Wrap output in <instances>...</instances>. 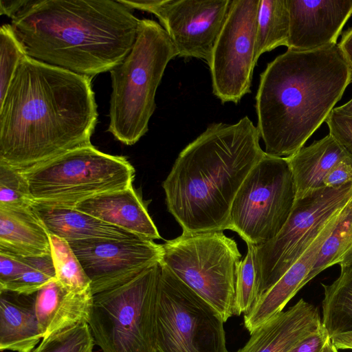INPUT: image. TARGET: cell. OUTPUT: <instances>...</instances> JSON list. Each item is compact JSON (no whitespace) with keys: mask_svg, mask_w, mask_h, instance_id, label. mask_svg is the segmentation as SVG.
I'll use <instances>...</instances> for the list:
<instances>
[{"mask_svg":"<svg viewBox=\"0 0 352 352\" xmlns=\"http://www.w3.org/2000/svg\"><path fill=\"white\" fill-rule=\"evenodd\" d=\"M131 10L153 14L177 53L208 65L231 0H118Z\"/></svg>","mask_w":352,"mask_h":352,"instance_id":"cell-13","label":"cell"},{"mask_svg":"<svg viewBox=\"0 0 352 352\" xmlns=\"http://www.w3.org/2000/svg\"><path fill=\"white\" fill-rule=\"evenodd\" d=\"M349 155L344 147L329 133L287 157L294 177L296 199L325 188L324 179L328 173Z\"/></svg>","mask_w":352,"mask_h":352,"instance_id":"cell-23","label":"cell"},{"mask_svg":"<svg viewBox=\"0 0 352 352\" xmlns=\"http://www.w3.org/2000/svg\"><path fill=\"white\" fill-rule=\"evenodd\" d=\"M325 122L329 133L352 156V117L342 116L333 109Z\"/></svg>","mask_w":352,"mask_h":352,"instance_id":"cell-33","label":"cell"},{"mask_svg":"<svg viewBox=\"0 0 352 352\" xmlns=\"http://www.w3.org/2000/svg\"><path fill=\"white\" fill-rule=\"evenodd\" d=\"M352 182V156H346L337 163L324 179L328 188H337Z\"/></svg>","mask_w":352,"mask_h":352,"instance_id":"cell-35","label":"cell"},{"mask_svg":"<svg viewBox=\"0 0 352 352\" xmlns=\"http://www.w3.org/2000/svg\"><path fill=\"white\" fill-rule=\"evenodd\" d=\"M94 294L66 290L55 278L36 294L35 309L43 338L63 329L89 322Z\"/></svg>","mask_w":352,"mask_h":352,"instance_id":"cell-19","label":"cell"},{"mask_svg":"<svg viewBox=\"0 0 352 352\" xmlns=\"http://www.w3.org/2000/svg\"><path fill=\"white\" fill-rule=\"evenodd\" d=\"M333 110L342 116L352 117V98L346 103L335 107Z\"/></svg>","mask_w":352,"mask_h":352,"instance_id":"cell-40","label":"cell"},{"mask_svg":"<svg viewBox=\"0 0 352 352\" xmlns=\"http://www.w3.org/2000/svg\"><path fill=\"white\" fill-rule=\"evenodd\" d=\"M161 265L93 296L88 324L103 352H157L156 302Z\"/></svg>","mask_w":352,"mask_h":352,"instance_id":"cell-7","label":"cell"},{"mask_svg":"<svg viewBox=\"0 0 352 352\" xmlns=\"http://www.w3.org/2000/svg\"><path fill=\"white\" fill-rule=\"evenodd\" d=\"M333 345L338 349H352V331L342 333L331 338Z\"/></svg>","mask_w":352,"mask_h":352,"instance_id":"cell-39","label":"cell"},{"mask_svg":"<svg viewBox=\"0 0 352 352\" xmlns=\"http://www.w3.org/2000/svg\"><path fill=\"white\" fill-rule=\"evenodd\" d=\"M91 281L93 294L120 285L160 263L162 245L137 237L68 241Z\"/></svg>","mask_w":352,"mask_h":352,"instance_id":"cell-14","label":"cell"},{"mask_svg":"<svg viewBox=\"0 0 352 352\" xmlns=\"http://www.w3.org/2000/svg\"><path fill=\"white\" fill-rule=\"evenodd\" d=\"M351 81L352 69L338 44L311 51L287 50L269 63L256 96L265 153L287 157L304 146Z\"/></svg>","mask_w":352,"mask_h":352,"instance_id":"cell-4","label":"cell"},{"mask_svg":"<svg viewBox=\"0 0 352 352\" xmlns=\"http://www.w3.org/2000/svg\"><path fill=\"white\" fill-rule=\"evenodd\" d=\"M335 264L352 265V199L345 206L331 234L323 243L308 276V282Z\"/></svg>","mask_w":352,"mask_h":352,"instance_id":"cell-26","label":"cell"},{"mask_svg":"<svg viewBox=\"0 0 352 352\" xmlns=\"http://www.w3.org/2000/svg\"><path fill=\"white\" fill-rule=\"evenodd\" d=\"M74 208L141 237L151 240L161 239L144 201L133 185L90 197Z\"/></svg>","mask_w":352,"mask_h":352,"instance_id":"cell-18","label":"cell"},{"mask_svg":"<svg viewBox=\"0 0 352 352\" xmlns=\"http://www.w3.org/2000/svg\"><path fill=\"white\" fill-rule=\"evenodd\" d=\"M0 251L22 257L50 254L47 229L31 206H0Z\"/></svg>","mask_w":352,"mask_h":352,"instance_id":"cell-21","label":"cell"},{"mask_svg":"<svg viewBox=\"0 0 352 352\" xmlns=\"http://www.w3.org/2000/svg\"><path fill=\"white\" fill-rule=\"evenodd\" d=\"M345 206L328 223L300 257L244 315V327L250 333L283 311L287 302L308 283V276L321 247L340 219Z\"/></svg>","mask_w":352,"mask_h":352,"instance_id":"cell-17","label":"cell"},{"mask_svg":"<svg viewBox=\"0 0 352 352\" xmlns=\"http://www.w3.org/2000/svg\"><path fill=\"white\" fill-rule=\"evenodd\" d=\"M95 342L87 322H82L55 332L32 352H92Z\"/></svg>","mask_w":352,"mask_h":352,"instance_id":"cell-28","label":"cell"},{"mask_svg":"<svg viewBox=\"0 0 352 352\" xmlns=\"http://www.w3.org/2000/svg\"><path fill=\"white\" fill-rule=\"evenodd\" d=\"M323 352H338V350L333 345L330 339L327 343Z\"/></svg>","mask_w":352,"mask_h":352,"instance_id":"cell-41","label":"cell"},{"mask_svg":"<svg viewBox=\"0 0 352 352\" xmlns=\"http://www.w3.org/2000/svg\"><path fill=\"white\" fill-rule=\"evenodd\" d=\"M28 56L11 24L0 28V104L3 102L21 60Z\"/></svg>","mask_w":352,"mask_h":352,"instance_id":"cell-30","label":"cell"},{"mask_svg":"<svg viewBox=\"0 0 352 352\" xmlns=\"http://www.w3.org/2000/svg\"><path fill=\"white\" fill-rule=\"evenodd\" d=\"M289 15L287 0H260L257 13L255 61L263 54L286 46Z\"/></svg>","mask_w":352,"mask_h":352,"instance_id":"cell-25","label":"cell"},{"mask_svg":"<svg viewBox=\"0 0 352 352\" xmlns=\"http://www.w3.org/2000/svg\"><path fill=\"white\" fill-rule=\"evenodd\" d=\"M340 268L339 276L331 284L321 283L322 325L330 338L352 331V265Z\"/></svg>","mask_w":352,"mask_h":352,"instance_id":"cell-24","label":"cell"},{"mask_svg":"<svg viewBox=\"0 0 352 352\" xmlns=\"http://www.w3.org/2000/svg\"><path fill=\"white\" fill-rule=\"evenodd\" d=\"M248 251L237 271L235 315L248 314L258 300V276L254 245L247 243Z\"/></svg>","mask_w":352,"mask_h":352,"instance_id":"cell-29","label":"cell"},{"mask_svg":"<svg viewBox=\"0 0 352 352\" xmlns=\"http://www.w3.org/2000/svg\"><path fill=\"white\" fill-rule=\"evenodd\" d=\"M164 267L208 302L224 322L235 315L241 254L223 232L185 233L162 245Z\"/></svg>","mask_w":352,"mask_h":352,"instance_id":"cell-8","label":"cell"},{"mask_svg":"<svg viewBox=\"0 0 352 352\" xmlns=\"http://www.w3.org/2000/svg\"><path fill=\"white\" fill-rule=\"evenodd\" d=\"M248 117L210 124L179 154L162 183L166 203L185 233L228 230L241 184L265 153Z\"/></svg>","mask_w":352,"mask_h":352,"instance_id":"cell-3","label":"cell"},{"mask_svg":"<svg viewBox=\"0 0 352 352\" xmlns=\"http://www.w3.org/2000/svg\"><path fill=\"white\" fill-rule=\"evenodd\" d=\"M177 51L162 25L140 19L133 46L109 71L112 91L107 131L119 142L133 145L148 130L155 94L168 63Z\"/></svg>","mask_w":352,"mask_h":352,"instance_id":"cell-5","label":"cell"},{"mask_svg":"<svg viewBox=\"0 0 352 352\" xmlns=\"http://www.w3.org/2000/svg\"><path fill=\"white\" fill-rule=\"evenodd\" d=\"M30 2V0H1L0 14L12 19L22 12Z\"/></svg>","mask_w":352,"mask_h":352,"instance_id":"cell-37","label":"cell"},{"mask_svg":"<svg viewBox=\"0 0 352 352\" xmlns=\"http://www.w3.org/2000/svg\"><path fill=\"white\" fill-rule=\"evenodd\" d=\"M329 340L330 337L322 327L318 332L307 339L292 352H323Z\"/></svg>","mask_w":352,"mask_h":352,"instance_id":"cell-36","label":"cell"},{"mask_svg":"<svg viewBox=\"0 0 352 352\" xmlns=\"http://www.w3.org/2000/svg\"><path fill=\"white\" fill-rule=\"evenodd\" d=\"M33 203L23 171L0 163V206H31Z\"/></svg>","mask_w":352,"mask_h":352,"instance_id":"cell-32","label":"cell"},{"mask_svg":"<svg viewBox=\"0 0 352 352\" xmlns=\"http://www.w3.org/2000/svg\"><path fill=\"white\" fill-rule=\"evenodd\" d=\"M34 203L74 207L87 199L133 185L135 169L121 155L91 144L21 170Z\"/></svg>","mask_w":352,"mask_h":352,"instance_id":"cell-6","label":"cell"},{"mask_svg":"<svg viewBox=\"0 0 352 352\" xmlns=\"http://www.w3.org/2000/svg\"><path fill=\"white\" fill-rule=\"evenodd\" d=\"M31 257L0 251V288L21 274L30 266Z\"/></svg>","mask_w":352,"mask_h":352,"instance_id":"cell-34","label":"cell"},{"mask_svg":"<svg viewBox=\"0 0 352 352\" xmlns=\"http://www.w3.org/2000/svg\"><path fill=\"white\" fill-rule=\"evenodd\" d=\"M289 32L286 47L311 51L337 44L352 14V0H287Z\"/></svg>","mask_w":352,"mask_h":352,"instance_id":"cell-15","label":"cell"},{"mask_svg":"<svg viewBox=\"0 0 352 352\" xmlns=\"http://www.w3.org/2000/svg\"><path fill=\"white\" fill-rule=\"evenodd\" d=\"M36 293L0 290V350L32 352L43 339L35 309Z\"/></svg>","mask_w":352,"mask_h":352,"instance_id":"cell-20","label":"cell"},{"mask_svg":"<svg viewBox=\"0 0 352 352\" xmlns=\"http://www.w3.org/2000/svg\"><path fill=\"white\" fill-rule=\"evenodd\" d=\"M91 80L25 56L0 104V163L25 170L91 144Z\"/></svg>","mask_w":352,"mask_h":352,"instance_id":"cell-1","label":"cell"},{"mask_svg":"<svg viewBox=\"0 0 352 352\" xmlns=\"http://www.w3.org/2000/svg\"><path fill=\"white\" fill-rule=\"evenodd\" d=\"M140 21L118 0H30L10 24L28 56L93 78L126 58Z\"/></svg>","mask_w":352,"mask_h":352,"instance_id":"cell-2","label":"cell"},{"mask_svg":"<svg viewBox=\"0 0 352 352\" xmlns=\"http://www.w3.org/2000/svg\"><path fill=\"white\" fill-rule=\"evenodd\" d=\"M56 278L51 255L31 257L30 266L14 280L0 290L32 294Z\"/></svg>","mask_w":352,"mask_h":352,"instance_id":"cell-31","label":"cell"},{"mask_svg":"<svg viewBox=\"0 0 352 352\" xmlns=\"http://www.w3.org/2000/svg\"><path fill=\"white\" fill-rule=\"evenodd\" d=\"M221 315L161 265L156 302L157 352H228Z\"/></svg>","mask_w":352,"mask_h":352,"instance_id":"cell-9","label":"cell"},{"mask_svg":"<svg viewBox=\"0 0 352 352\" xmlns=\"http://www.w3.org/2000/svg\"><path fill=\"white\" fill-rule=\"evenodd\" d=\"M260 0H231L208 64L212 93L222 103L237 104L251 92Z\"/></svg>","mask_w":352,"mask_h":352,"instance_id":"cell-12","label":"cell"},{"mask_svg":"<svg viewBox=\"0 0 352 352\" xmlns=\"http://www.w3.org/2000/svg\"><path fill=\"white\" fill-rule=\"evenodd\" d=\"M50 255L60 285L72 292L91 290V281L68 241L50 233Z\"/></svg>","mask_w":352,"mask_h":352,"instance_id":"cell-27","label":"cell"},{"mask_svg":"<svg viewBox=\"0 0 352 352\" xmlns=\"http://www.w3.org/2000/svg\"><path fill=\"white\" fill-rule=\"evenodd\" d=\"M338 45L352 69V27L343 32L341 40Z\"/></svg>","mask_w":352,"mask_h":352,"instance_id":"cell-38","label":"cell"},{"mask_svg":"<svg viewBox=\"0 0 352 352\" xmlns=\"http://www.w3.org/2000/svg\"><path fill=\"white\" fill-rule=\"evenodd\" d=\"M32 207L50 234L67 241L141 237L73 207L36 203Z\"/></svg>","mask_w":352,"mask_h":352,"instance_id":"cell-22","label":"cell"},{"mask_svg":"<svg viewBox=\"0 0 352 352\" xmlns=\"http://www.w3.org/2000/svg\"><path fill=\"white\" fill-rule=\"evenodd\" d=\"M352 199V182L296 199L287 221L270 240L254 245L258 300L300 257Z\"/></svg>","mask_w":352,"mask_h":352,"instance_id":"cell-11","label":"cell"},{"mask_svg":"<svg viewBox=\"0 0 352 352\" xmlns=\"http://www.w3.org/2000/svg\"><path fill=\"white\" fill-rule=\"evenodd\" d=\"M322 328L317 307L300 298L250 333L236 352H292Z\"/></svg>","mask_w":352,"mask_h":352,"instance_id":"cell-16","label":"cell"},{"mask_svg":"<svg viewBox=\"0 0 352 352\" xmlns=\"http://www.w3.org/2000/svg\"><path fill=\"white\" fill-rule=\"evenodd\" d=\"M296 200L293 175L286 157L266 153L252 168L232 202L228 230L254 245L274 237Z\"/></svg>","mask_w":352,"mask_h":352,"instance_id":"cell-10","label":"cell"}]
</instances>
